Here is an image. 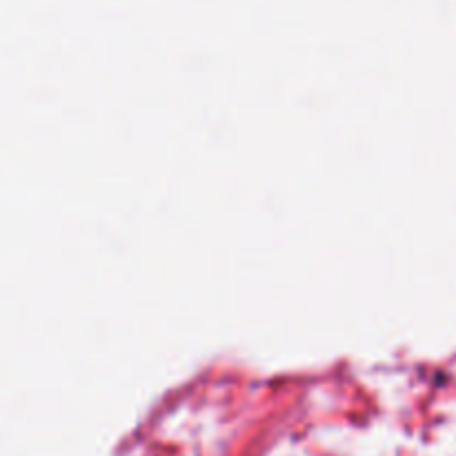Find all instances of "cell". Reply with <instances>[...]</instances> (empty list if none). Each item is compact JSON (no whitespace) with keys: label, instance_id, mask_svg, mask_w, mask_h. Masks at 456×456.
<instances>
[]
</instances>
